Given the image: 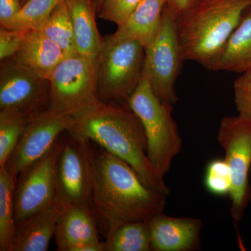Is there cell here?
I'll return each instance as SVG.
<instances>
[{
    "label": "cell",
    "mask_w": 251,
    "mask_h": 251,
    "mask_svg": "<svg viewBox=\"0 0 251 251\" xmlns=\"http://www.w3.org/2000/svg\"><path fill=\"white\" fill-rule=\"evenodd\" d=\"M251 0H202L176 20L184 60L211 70Z\"/></svg>",
    "instance_id": "3957f363"
},
{
    "label": "cell",
    "mask_w": 251,
    "mask_h": 251,
    "mask_svg": "<svg viewBox=\"0 0 251 251\" xmlns=\"http://www.w3.org/2000/svg\"><path fill=\"white\" fill-rule=\"evenodd\" d=\"M105 251H151L149 221H133L122 225L104 242Z\"/></svg>",
    "instance_id": "44dd1931"
},
{
    "label": "cell",
    "mask_w": 251,
    "mask_h": 251,
    "mask_svg": "<svg viewBox=\"0 0 251 251\" xmlns=\"http://www.w3.org/2000/svg\"><path fill=\"white\" fill-rule=\"evenodd\" d=\"M64 206L57 197L42 210L16 224L13 251L49 250Z\"/></svg>",
    "instance_id": "9a60e30c"
},
{
    "label": "cell",
    "mask_w": 251,
    "mask_h": 251,
    "mask_svg": "<svg viewBox=\"0 0 251 251\" xmlns=\"http://www.w3.org/2000/svg\"><path fill=\"white\" fill-rule=\"evenodd\" d=\"M90 206L105 239L122 225L163 213L168 196L149 187L128 163L102 148L92 151Z\"/></svg>",
    "instance_id": "6da1fadb"
},
{
    "label": "cell",
    "mask_w": 251,
    "mask_h": 251,
    "mask_svg": "<svg viewBox=\"0 0 251 251\" xmlns=\"http://www.w3.org/2000/svg\"><path fill=\"white\" fill-rule=\"evenodd\" d=\"M94 5H95L96 9H97V12H98V11L99 9H100V5L102 4V1H103V0H93Z\"/></svg>",
    "instance_id": "4dcf8cb0"
},
{
    "label": "cell",
    "mask_w": 251,
    "mask_h": 251,
    "mask_svg": "<svg viewBox=\"0 0 251 251\" xmlns=\"http://www.w3.org/2000/svg\"><path fill=\"white\" fill-rule=\"evenodd\" d=\"M72 118L68 133L97 144L128 163L149 187L171 194L164 179L149 161L145 129L128 104L108 103L98 99L74 112Z\"/></svg>",
    "instance_id": "7a4b0ae2"
},
{
    "label": "cell",
    "mask_w": 251,
    "mask_h": 251,
    "mask_svg": "<svg viewBox=\"0 0 251 251\" xmlns=\"http://www.w3.org/2000/svg\"><path fill=\"white\" fill-rule=\"evenodd\" d=\"M29 30H17L1 27L0 29V59L14 57L22 45L25 36Z\"/></svg>",
    "instance_id": "83f0119b"
},
{
    "label": "cell",
    "mask_w": 251,
    "mask_h": 251,
    "mask_svg": "<svg viewBox=\"0 0 251 251\" xmlns=\"http://www.w3.org/2000/svg\"><path fill=\"white\" fill-rule=\"evenodd\" d=\"M37 29L58 46L65 57L77 54L72 20L66 1L59 5Z\"/></svg>",
    "instance_id": "7402d4cb"
},
{
    "label": "cell",
    "mask_w": 251,
    "mask_h": 251,
    "mask_svg": "<svg viewBox=\"0 0 251 251\" xmlns=\"http://www.w3.org/2000/svg\"><path fill=\"white\" fill-rule=\"evenodd\" d=\"M50 108L72 115L98 100L97 60L77 54L66 57L48 79Z\"/></svg>",
    "instance_id": "ba28073f"
},
{
    "label": "cell",
    "mask_w": 251,
    "mask_h": 251,
    "mask_svg": "<svg viewBox=\"0 0 251 251\" xmlns=\"http://www.w3.org/2000/svg\"><path fill=\"white\" fill-rule=\"evenodd\" d=\"M145 49L132 39L104 40L97 59V90L102 101L128 104L143 75Z\"/></svg>",
    "instance_id": "5b68a950"
},
{
    "label": "cell",
    "mask_w": 251,
    "mask_h": 251,
    "mask_svg": "<svg viewBox=\"0 0 251 251\" xmlns=\"http://www.w3.org/2000/svg\"><path fill=\"white\" fill-rule=\"evenodd\" d=\"M183 61L176 20L165 7L158 32L145 49L143 74L157 97L172 105L177 101L175 85Z\"/></svg>",
    "instance_id": "52a82bcc"
},
{
    "label": "cell",
    "mask_w": 251,
    "mask_h": 251,
    "mask_svg": "<svg viewBox=\"0 0 251 251\" xmlns=\"http://www.w3.org/2000/svg\"><path fill=\"white\" fill-rule=\"evenodd\" d=\"M65 57L58 46L35 29L27 31L22 45L12 58L48 80L54 69Z\"/></svg>",
    "instance_id": "2e32d148"
},
{
    "label": "cell",
    "mask_w": 251,
    "mask_h": 251,
    "mask_svg": "<svg viewBox=\"0 0 251 251\" xmlns=\"http://www.w3.org/2000/svg\"><path fill=\"white\" fill-rule=\"evenodd\" d=\"M142 0H103L99 17L120 26L126 21Z\"/></svg>",
    "instance_id": "484cf974"
},
{
    "label": "cell",
    "mask_w": 251,
    "mask_h": 251,
    "mask_svg": "<svg viewBox=\"0 0 251 251\" xmlns=\"http://www.w3.org/2000/svg\"><path fill=\"white\" fill-rule=\"evenodd\" d=\"M21 0H0V24L4 27L23 7Z\"/></svg>",
    "instance_id": "f1b7e54d"
},
{
    "label": "cell",
    "mask_w": 251,
    "mask_h": 251,
    "mask_svg": "<svg viewBox=\"0 0 251 251\" xmlns=\"http://www.w3.org/2000/svg\"><path fill=\"white\" fill-rule=\"evenodd\" d=\"M21 1H22L23 4H24L25 3L27 2V1H29V0H21Z\"/></svg>",
    "instance_id": "1f68e13d"
},
{
    "label": "cell",
    "mask_w": 251,
    "mask_h": 251,
    "mask_svg": "<svg viewBox=\"0 0 251 251\" xmlns=\"http://www.w3.org/2000/svg\"><path fill=\"white\" fill-rule=\"evenodd\" d=\"M217 140L230 168L232 186L229 193L231 216L240 222L251 200V120L238 115L221 120Z\"/></svg>",
    "instance_id": "8992f818"
},
{
    "label": "cell",
    "mask_w": 251,
    "mask_h": 251,
    "mask_svg": "<svg viewBox=\"0 0 251 251\" xmlns=\"http://www.w3.org/2000/svg\"><path fill=\"white\" fill-rule=\"evenodd\" d=\"M202 0H166V9L175 20L186 14Z\"/></svg>",
    "instance_id": "f546056e"
},
{
    "label": "cell",
    "mask_w": 251,
    "mask_h": 251,
    "mask_svg": "<svg viewBox=\"0 0 251 251\" xmlns=\"http://www.w3.org/2000/svg\"><path fill=\"white\" fill-rule=\"evenodd\" d=\"M166 5V0H142L112 37L132 39L146 49L158 32Z\"/></svg>",
    "instance_id": "ac0fdd59"
},
{
    "label": "cell",
    "mask_w": 251,
    "mask_h": 251,
    "mask_svg": "<svg viewBox=\"0 0 251 251\" xmlns=\"http://www.w3.org/2000/svg\"><path fill=\"white\" fill-rule=\"evenodd\" d=\"M204 184L206 189L216 196L229 195L232 180L230 168L225 158L211 160L206 167Z\"/></svg>",
    "instance_id": "d4e9b609"
},
{
    "label": "cell",
    "mask_w": 251,
    "mask_h": 251,
    "mask_svg": "<svg viewBox=\"0 0 251 251\" xmlns=\"http://www.w3.org/2000/svg\"><path fill=\"white\" fill-rule=\"evenodd\" d=\"M72 122V115L52 108L31 115L5 168L17 177L53 148L62 133L69 129Z\"/></svg>",
    "instance_id": "30bf717a"
},
{
    "label": "cell",
    "mask_w": 251,
    "mask_h": 251,
    "mask_svg": "<svg viewBox=\"0 0 251 251\" xmlns=\"http://www.w3.org/2000/svg\"><path fill=\"white\" fill-rule=\"evenodd\" d=\"M251 69V6L244 11L235 30L211 71L242 74Z\"/></svg>",
    "instance_id": "d6986e66"
},
{
    "label": "cell",
    "mask_w": 251,
    "mask_h": 251,
    "mask_svg": "<svg viewBox=\"0 0 251 251\" xmlns=\"http://www.w3.org/2000/svg\"><path fill=\"white\" fill-rule=\"evenodd\" d=\"M50 108L48 80L11 58L0 72V111L34 114Z\"/></svg>",
    "instance_id": "7c38bea8"
},
{
    "label": "cell",
    "mask_w": 251,
    "mask_h": 251,
    "mask_svg": "<svg viewBox=\"0 0 251 251\" xmlns=\"http://www.w3.org/2000/svg\"><path fill=\"white\" fill-rule=\"evenodd\" d=\"M128 105L145 129L149 161L163 178L182 148V139L173 116V105L157 97L145 74L128 99Z\"/></svg>",
    "instance_id": "277c9868"
},
{
    "label": "cell",
    "mask_w": 251,
    "mask_h": 251,
    "mask_svg": "<svg viewBox=\"0 0 251 251\" xmlns=\"http://www.w3.org/2000/svg\"><path fill=\"white\" fill-rule=\"evenodd\" d=\"M73 29L77 53L97 60L104 40L99 34L93 0H66Z\"/></svg>",
    "instance_id": "e0dca14e"
},
{
    "label": "cell",
    "mask_w": 251,
    "mask_h": 251,
    "mask_svg": "<svg viewBox=\"0 0 251 251\" xmlns=\"http://www.w3.org/2000/svg\"><path fill=\"white\" fill-rule=\"evenodd\" d=\"M202 221L188 217H172L161 213L149 221L151 251H191L200 248Z\"/></svg>",
    "instance_id": "4fadbf2b"
},
{
    "label": "cell",
    "mask_w": 251,
    "mask_h": 251,
    "mask_svg": "<svg viewBox=\"0 0 251 251\" xmlns=\"http://www.w3.org/2000/svg\"><path fill=\"white\" fill-rule=\"evenodd\" d=\"M16 176L0 168V251H13L16 233L14 191Z\"/></svg>",
    "instance_id": "ffe728a7"
},
{
    "label": "cell",
    "mask_w": 251,
    "mask_h": 251,
    "mask_svg": "<svg viewBox=\"0 0 251 251\" xmlns=\"http://www.w3.org/2000/svg\"><path fill=\"white\" fill-rule=\"evenodd\" d=\"M66 0H29L4 27L17 30H35Z\"/></svg>",
    "instance_id": "cb8c5ba5"
},
{
    "label": "cell",
    "mask_w": 251,
    "mask_h": 251,
    "mask_svg": "<svg viewBox=\"0 0 251 251\" xmlns=\"http://www.w3.org/2000/svg\"><path fill=\"white\" fill-rule=\"evenodd\" d=\"M33 114L0 111V168L4 167Z\"/></svg>",
    "instance_id": "603a6c76"
},
{
    "label": "cell",
    "mask_w": 251,
    "mask_h": 251,
    "mask_svg": "<svg viewBox=\"0 0 251 251\" xmlns=\"http://www.w3.org/2000/svg\"><path fill=\"white\" fill-rule=\"evenodd\" d=\"M233 87L234 103L239 115L251 120V69L236 78Z\"/></svg>",
    "instance_id": "4316f807"
},
{
    "label": "cell",
    "mask_w": 251,
    "mask_h": 251,
    "mask_svg": "<svg viewBox=\"0 0 251 251\" xmlns=\"http://www.w3.org/2000/svg\"><path fill=\"white\" fill-rule=\"evenodd\" d=\"M59 140L49 152L18 175L14 191L16 224L42 210L57 198Z\"/></svg>",
    "instance_id": "8fae6325"
},
{
    "label": "cell",
    "mask_w": 251,
    "mask_h": 251,
    "mask_svg": "<svg viewBox=\"0 0 251 251\" xmlns=\"http://www.w3.org/2000/svg\"><path fill=\"white\" fill-rule=\"evenodd\" d=\"M99 230L89 206L64 205L54 232V242L59 251H75L86 242L99 239Z\"/></svg>",
    "instance_id": "5bb4252c"
},
{
    "label": "cell",
    "mask_w": 251,
    "mask_h": 251,
    "mask_svg": "<svg viewBox=\"0 0 251 251\" xmlns=\"http://www.w3.org/2000/svg\"><path fill=\"white\" fill-rule=\"evenodd\" d=\"M90 143L67 131L65 138H59L56 175L57 198L64 205L90 206L93 180Z\"/></svg>",
    "instance_id": "9c48e42d"
}]
</instances>
